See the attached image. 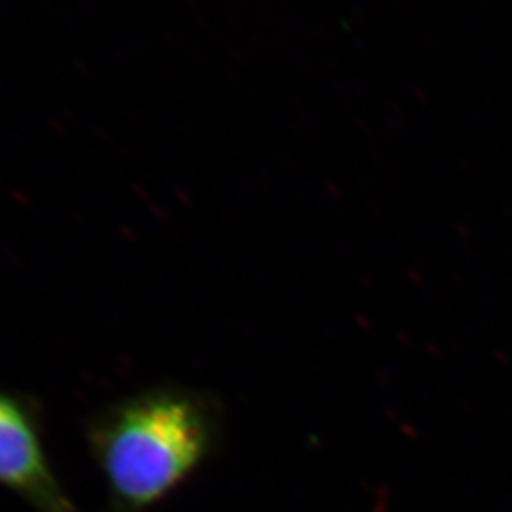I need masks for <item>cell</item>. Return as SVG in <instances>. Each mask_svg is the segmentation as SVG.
Here are the masks:
<instances>
[{
    "mask_svg": "<svg viewBox=\"0 0 512 512\" xmlns=\"http://www.w3.org/2000/svg\"><path fill=\"white\" fill-rule=\"evenodd\" d=\"M0 488L33 512H80L48 456L42 408L8 389H0Z\"/></svg>",
    "mask_w": 512,
    "mask_h": 512,
    "instance_id": "2",
    "label": "cell"
},
{
    "mask_svg": "<svg viewBox=\"0 0 512 512\" xmlns=\"http://www.w3.org/2000/svg\"><path fill=\"white\" fill-rule=\"evenodd\" d=\"M84 437L109 512H150L215 456L219 408L200 389L150 385L93 412Z\"/></svg>",
    "mask_w": 512,
    "mask_h": 512,
    "instance_id": "1",
    "label": "cell"
}]
</instances>
